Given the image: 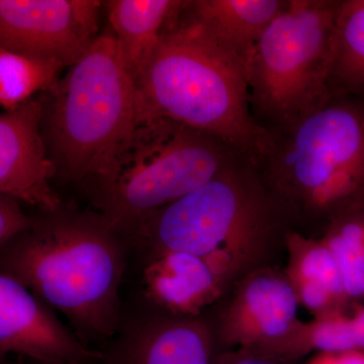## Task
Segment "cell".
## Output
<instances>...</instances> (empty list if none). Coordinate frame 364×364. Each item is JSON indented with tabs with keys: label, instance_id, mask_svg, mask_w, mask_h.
Returning a JSON list of instances; mask_svg holds the SVG:
<instances>
[{
	"label": "cell",
	"instance_id": "1",
	"mask_svg": "<svg viewBox=\"0 0 364 364\" xmlns=\"http://www.w3.org/2000/svg\"><path fill=\"white\" fill-rule=\"evenodd\" d=\"M127 250L104 215L63 205L43 212L1 247L0 267L65 316L83 344L100 350L123 325L119 287Z\"/></svg>",
	"mask_w": 364,
	"mask_h": 364
},
{
	"label": "cell",
	"instance_id": "2",
	"mask_svg": "<svg viewBox=\"0 0 364 364\" xmlns=\"http://www.w3.org/2000/svg\"><path fill=\"white\" fill-rule=\"evenodd\" d=\"M136 119L161 117L219 139L247 159H267L269 132L249 109L248 71L196 18L189 1L169 21L136 80Z\"/></svg>",
	"mask_w": 364,
	"mask_h": 364
},
{
	"label": "cell",
	"instance_id": "3",
	"mask_svg": "<svg viewBox=\"0 0 364 364\" xmlns=\"http://www.w3.org/2000/svg\"><path fill=\"white\" fill-rule=\"evenodd\" d=\"M238 153L161 117H140L85 184L97 212L124 235L212 181Z\"/></svg>",
	"mask_w": 364,
	"mask_h": 364
},
{
	"label": "cell",
	"instance_id": "4",
	"mask_svg": "<svg viewBox=\"0 0 364 364\" xmlns=\"http://www.w3.org/2000/svg\"><path fill=\"white\" fill-rule=\"evenodd\" d=\"M41 102L57 176L85 183L136 119L135 80L112 31L98 36Z\"/></svg>",
	"mask_w": 364,
	"mask_h": 364
},
{
	"label": "cell",
	"instance_id": "5",
	"mask_svg": "<svg viewBox=\"0 0 364 364\" xmlns=\"http://www.w3.org/2000/svg\"><path fill=\"white\" fill-rule=\"evenodd\" d=\"M339 4L289 0L254 51L250 102L287 130L331 100Z\"/></svg>",
	"mask_w": 364,
	"mask_h": 364
},
{
	"label": "cell",
	"instance_id": "6",
	"mask_svg": "<svg viewBox=\"0 0 364 364\" xmlns=\"http://www.w3.org/2000/svg\"><path fill=\"white\" fill-rule=\"evenodd\" d=\"M261 224L259 203L235 162L212 181L149 215L123 235L143 257L183 253L230 277Z\"/></svg>",
	"mask_w": 364,
	"mask_h": 364
},
{
	"label": "cell",
	"instance_id": "7",
	"mask_svg": "<svg viewBox=\"0 0 364 364\" xmlns=\"http://www.w3.org/2000/svg\"><path fill=\"white\" fill-rule=\"evenodd\" d=\"M280 188L313 212H331L364 188V114L330 100L291 127L270 156Z\"/></svg>",
	"mask_w": 364,
	"mask_h": 364
},
{
	"label": "cell",
	"instance_id": "8",
	"mask_svg": "<svg viewBox=\"0 0 364 364\" xmlns=\"http://www.w3.org/2000/svg\"><path fill=\"white\" fill-rule=\"evenodd\" d=\"M98 0H0V48L75 64L100 30Z\"/></svg>",
	"mask_w": 364,
	"mask_h": 364
},
{
	"label": "cell",
	"instance_id": "9",
	"mask_svg": "<svg viewBox=\"0 0 364 364\" xmlns=\"http://www.w3.org/2000/svg\"><path fill=\"white\" fill-rule=\"evenodd\" d=\"M45 363L97 364L102 352L82 343L54 309L6 273H0V358Z\"/></svg>",
	"mask_w": 364,
	"mask_h": 364
},
{
	"label": "cell",
	"instance_id": "10",
	"mask_svg": "<svg viewBox=\"0 0 364 364\" xmlns=\"http://www.w3.org/2000/svg\"><path fill=\"white\" fill-rule=\"evenodd\" d=\"M42 117V102L33 100L0 116V193L53 213L64 205L50 183L57 168L48 154Z\"/></svg>",
	"mask_w": 364,
	"mask_h": 364
},
{
	"label": "cell",
	"instance_id": "11",
	"mask_svg": "<svg viewBox=\"0 0 364 364\" xmlns=\"http://www.w3.org/2000/svg\"><path fill=\"white\" fill-rule=\"evenodd\" d=\"M97 364H213L214 341L196 317L157 310L124 323Z\"/></svg>",
	"mask_w": 364,
	"mask_h": 364
},
{
	"label": "cell",
	"instance_id": "12",
	"mask_svg": "<svg viewBox=\"0 0 364 364\" xmlns=\"http://www.w3.org/2000/svg\"><path fill=\"white\" fill-rule=\"evenodd\" d=\"M299 298L289 282L262 275L249 282L223 318L221 340L227 346L267 350L293 325Z\"/></svg>",
	"mask_w": 364,
	"mask_h": 364
},
{
	"label": "cell",
	"instance_id": "13",
	"mask_svg": "<svg viewBox=\"0 0 364 364\" xmlns=\"http://www.w3.org/2000/svg\"><path fill=\"white\" fill-rule=\"evenodd\" d=\"M208 261L183 253L143 257L146 298L157 310L181 317H196L222 294L228 279Z\"/></svg>",
	"mask_w": 364,
	"mask_h": 364
},
{
	"label": "cell",
	"instance_id": "14",
	"mask_svg": "<svg viewBox=\"0 0 364 364\" xmlns=\"http://www.w3.org/2000/svg\"><path fill=\"white\" fill-rule=\"evenodd\" d=\"M104 4L124 63L136 82L152 58L165 28L186 1L111 0Z\"/></svg>",
	"mask_w": 364,
	"mask_h": 364
},
{
	"label": "cell",
	"instance_id": "15",
	"mask_svg": "<svg viewBox=\"0 0 364 364\" xmlns=\"http://www.w3.org/2000/svg\"><path fill=\"white\" fill-rule=\"evenodd\" d=\"M282 0H196L191 11L249 69L268 26L286 9Z\"/></svg>",
	"mask_w": 364,
	"mask_h": 364
},
{
	"label": "cell",
	"instance_id": "16",
	"mask_svg": "<svg viewBox=\"0 0 364 364\" xmlns=\"http://www.w3.org/2000/svg\"><path fill=\"white\" fill-rule=\"evenodd\" d=\"M65 68L56 60L39 58L0 48V104L4 112L30 102L35 93H46L58 83Z\"/></svg>",
	"mask_w": 364,
	"mask_h": 364
},
{
	"label": "cell",
	"instance_id": "17",
	"mask_svg": "<svg viewBox=\"0 0 364 364\" xmlns=\"http://www.w3.org/2000/svg\"><path fill=\"white\" fill-rule=\"evenodd\" d=\"M364 92V0L340 2L331 85Z\"/></svg>",
	"mask_w": 364,
	"mask_h": 364
},
{
	"label": "cell",
	"instance_id": "18",
	"mask_svg": "<svg viewBox=\"0 0 364 364\" xmlns=\"http://www.w3.org/2000/svg\"><path fill=\"white\" fill-rule=\"evenodd\" d=\"M324 243L341 273L347 298L364 296V215L337 226Z\"/></svg>",
	"mask_w": 364,
	"mask_h": 364
},
{
	"label": "cell",
	"instance_id": "19",
	"mask_svg": "<svg viewBox=\"0 0 364 364\" xmlns=\"http://www.w3.org/2000/svg\"><path fill=\"white\" fill-rule=\"evenodd\" d=\"M306 247L294 261V282H306L318 284L325 287L337 299L346 296L338 265L324 241L308 244Z\"/></svg>",
	"mask_w": 364,
	"mask_h": 364
},
{
	"label": "cell",
	"instance_id": "20",
	"mask_svg": "<svg viewBox=\"0 0 364 364\" xmlns=\"http://www.w3.org/2000/svg\"><path fill=\"white\" fill-rule=\"evenodd\" d=\"M21 200L0 193V247L31 229L35 218L23 213Z\"/></svg>",
	"mask_w": 364,
	"mask_h": 364
},
{
	"label": "cell",
	"instance_id": "21",
	"mask_svg": "<svg viewBox=\"0 0 364 364\" xmlns=\"http://www.w3.org/2000/svg\"><path fill=\"white\" fill-rule=\"evenodd\" d=\"M294 287L299 301L310 310H322L337 299L325 287L313 282H296V287Z\"/></svg>",
	"mask_w": 364,
	"mask_h": 364
},
{
	"label": "cell",
	"instance_id": "22",
	"mask_svg": "<svg viewBox=\"0 0 364 364\" xmlns=\"http://www.w3.org/2000/svg\"><path fill=\"white\" fill-rule=\"evenodd\" d=\"M250 349V348H248ZM284 359L273 354L267 353L252 349L247 351L244 348L243 351L238 353L227 352V353L218 354L215 356L213 364H284Z\"/></svg>",
	"mask_w": 364,
	"mask_h": 364
},
{
	"label": "cell",
	"instance_id": "23",
	"mask_svg": "<svg viewBox=\"0 0 364 364\" xmlns=\"http://www.w3.org/2000/svg\"><path fill=\"white\" fill-rule=\"evenodd\" d=\"M306 364H364V351L320 352Z\"/></svg>",
	"mask_w": 364,
	"mask_h": 364
},
{
	"label": "cell",
	"instance_id": "24",
	"mask_svg": "<svg viewBox=\"0 0 364 364\" xmlns=\"http://www.w3.org/2000/svg\"><path fill=\"white\" fill-rule=\"evenodd\" d=\"M349 321L356 350L364 351V306L358 308Z\"/></svg>",
	"mask_w": 364,
	"mask_h": 364
},
{
	"label": "cell",
	"instance_id": "25",
	"mask_svg": "<svg viewBox=\"0 0 364 364\" xmlns=\"http://www.w3.org/2000/svg\"><path fill=\"white\" fill-rule=\"evenodd\" d=\"M0 364H55L40 363V361L32 360V359L20 358V356H6L0 358Z\"/></svg>",
	"mask_w": 364,
	"mask_h": 364
}]
</instances>
